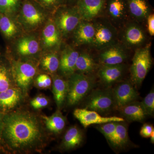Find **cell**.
<instances>
[{"label":"cell","instance_id":"1","mask_svg":"<svg viewBox=\"0 0 154 154\" xmlns=\"http://www.w3.org/2000/svg\"><path fill=\"white\" fill-rule=\"evenodd\" d=\"M46 130L42 118L35 113L16 110L4 116L0 143L5 153L41 152L48 140Z\"/></svg>","mask_w":154,"mask_h":154},{"label":"cell","instance_id":"2","mask_svg":"<svg viewBox=\"0 0 154 154\" xmlns=\"http://www.w3.org/2000/svg\"><path fill=\"white\" fill-rule=\"evenodd\" d=\"M67 81L68 90L65 103L69 107L78 105L94 89L95 85L93 77L75 72Z\"/></svg>","mask_w":154,"mask_h":154},{"label":"cell","instance_id":"3","mask_svg":"<svg viewBox=\"0 0 154 154\" xmlns=\"http://www.w3.org/2000/svg\"><path fill=\"white\" fill-rule=\"evenodd\" d=\"M19 22L28 31L36 30L45 22L46 10L34 0H25L19 9Z\"/></svg>","mask_w":154,"mask_h":154},{"label":"cell","instance_id":"4","mask_svg":"<svg viewBox=\"0 0 154 154\" xmlns=\"http://www.w3.org/2000/svg\"><path fill=\"white\" fill-rule=\"evenodd\" d=\"M10 63L15 85L26 96L37 73L36 65L28 60H14Z\"/></svg>","mask_w":154,"mask_h":154},{"label":"cell","instance_id":"5","mask_svg":"<svg viewBox=\"0 0 154 154\" xmlns=\"http://www.w3.org/2000/svg\"><path fill=\"white\" fill-rule=\"evenodd\" d=\"M85 99L84 108L100 114L110 113L115 109L112 88L93 89Z\"/></svg>","mask_w":154,"mask_h":154},{"label":"cell","instance_id":"6","mask_svg":"<svg viewBox=\"0 0 154 154\" xmlns=\"http://www.w3.org/2000/svg\"><path fill=\"white\" fill-rule=\"evenodd\" d=\"M152 63L149 48H143L136 51L130 68L131 80L136 88H138L142 84Z\"/></svg>","mask_w":154,"mask_h":154},{"label":"cell","instance_id":"7","mask_svg":"<svg viewBox=\"0 0 154 154\" xmlns=\"http://www.w3.org/2000/svg\"><path fill=\"white\" fill-rule=\"evenodd\" d=\"M82 20L76 6L62 5L56 10L53 21L61 35L66 36L74 31Z\"/></svg>","mask_w":154,"mask_h":154},{"label":"cell","instance_id":"8","mask_svg":"<svg viewBox=\"0 0 154 154\" xmlns=\"http://www.w3.org/2000/svg\"><path fill=\"white\" fill-rule=\"evenodd\" d=\"M112 90L115 109L118 110L139 98V94L131 81L119 82Z\"/></svg>","mask_w":154,"mask_h":154},{"label":"cell","instance_id":"9","mask_svg":"<svg viewBox=\"0 0 154 154\" xmlns=\"http://www.w3.org/2000/svg\"><path fill=\"white\" fill-rule=\"evenodd\" d=\"M94 25L95 33L92 44L94 47L102 49L113 45L116 37L115 28L106 22H99Z\"/></svg>","mask_w":154,"mask_h":154},{"label":"cell","instance_id":"10","mask_svg":"<svg viewBox=\"0 0 154 154\" xmlns=\"http://www.w3.org/2000/svg\"><path fill=\"white\" fill-rule=\"evenodd\" d=\"M73 115L85 128L92 125L103 124L111 122L125 121L122 117L116 116H103L96 111L85 108L75 109Z\"/></svg>","mask_w":154,"mask_h":154},{"label":"cell","instance_id":"11","mask_svg":"<svg viewBox=\"0 0 154 154\" xmlns=\"http://www.w3.org/2000/svg\"><path fill=\"white\" fill-rule=\"evenodd\" d=\"M25 95L17 87L0 93V112L6 114L16 110L24 101Z\"/></svg>","mask_w":154,"mask_h":154},{"label":"cell","instance_id":"12","mask_svg":"<svg viewBox=\"0 0 154 154\" xmlns=\"http://www.w3.org/2000/svg\"><path fill=\"white\" fill-rule=\"evenodd\" d=\"M122 63L113 65H102L98 72L99 79L105 88H111L115 83L120 82L125 72Z\"/></svg>","mask_w":154,"mask_h":154},{"label":"cell","instance_id":"13","mask_svg":"<svg viewBox=\"0 0 154 154\" xmlns=\"http://www.w3.org/2000/svg\"><path fill=\"white\" fill-rule=\"evenodd\" d=\"M105 0H79L76 6L82 20L91 21L104 8Z\"/></svg>","mask_w":154,"mask_h":154},{"label":"cell","instance_id":"14","mask_svg":"<svg viewBox=\"0 0 154 154\" xmlns=\"http://www.w3.org/2000/svg\"><path fill=\"white\" fill-rule=\"evenodd\" d=\"M61 34L53 20H49L45 25L41 36L42 47L47 50H52L59 46Z\"/></svg>","mask_w":154,"mask_h":154},{"label":"cell","instance_id":"15","mask_svg":"<svg viewBox=\"0 0 154 154\" xmlns=\"http://www.w3.org/2000/svg\"><path fill=\"white\" fill-rule=\"evenodd\" d=\"M122 118L129 122H142L148 116L141 102L135 101L127 104L118 110Z\"/></svg>","mask_w":154,"mask_h":154},{"label":"cell","instance_id":"16","mask_svg":"<svg viewBox=\"0 0 154 154\" xmlns=\"http://www.w3.org/2000/svg\"><path fill=\"white\" fill-rule=\"evenodd\" d=\"M79 54L72 48H66L60 57L58 70L64 76L69 77L75 72L76 63Z\"/></svg>","mask_w":154,"mask_h":154},{"label":"cell","instance_id":"17","mask_svg":"<svg viewBox=\"0 0 154 154\" xmlns=\"http://www.w3.org/2000/svg\"><path fill=\"white\" fill-rule=\"evenodd\" d=\"M104 7L110 19L116 22L125 20L128 13L127 0H105Z\"/></svg>","mask_w":154,"mask_h":154},{"label":"cell","instance_id":"18","mask_svg":"<svg viewBox=\"0 0 154 154\" xmlns=\"http://www.w3.org/2000/svg\"><path fill=\"white\" fill-rule=\"evenodd\" d=\"M125 122H116L115 134L110 144L115 151L124 150L131 143L128 136V126Z\"/></svg>","mask_w":154,"mask_h":154},{"label":"cell","instance_id":"19","mask_svg":"<svg viewBox=\"0 0 154 154\" xmlns=\"http://www.w3.org/2000/svg\"><path fill=\"white\" fill-rule=\"evenodd\" d=\"M84 139L82 131L77 126H72L69 128L64 135L61 148L65 151L76 149L82 145Z\"/></svg>","mask_w":154,"mask_h":154},{"label":"cell","instance_id":"20","mask_svg":"<svg viewBox=\"0 0 154 154\" xmlns=\"http://www.w3.org/2000/svg\"><path fill=\"white\" fill-rule=\"evenodd\" d=\"M126 58L127 54L124 50L113 45L105 48L99 56V60L102 65L120 64Z\"/></svg>","mask_w":154,"mask_h":154},{"label":"cell","instance_id":"21","mask_svg":"<svg viewBox=\"0 0 154 154\" xmlns=\"http://www.w3.org/2000/svg\"><path fill=\"white\" fill-rule=\"evenodd\" d=\"M82 22L79 24L74 32V39L78 45L92 44L95 35L94 25L88 21Z\"/></svg>","mask_w":154,"mask_h":154},{"label":"cell","instance_id":"22","mask_svg":"<svg viewBox=\"0 0 154 154\" xmlns=\"http://www.w3.org/2000/svg\"><path fill=\"white\" fill-rule=\"evenodd\" d=\"M41 118L46 129L54 134H60L65 127L66 119L60 110L50 116L42 115Z\"/></svg>","mask_w":154,"mask_h":154},{"label":"cell","instance_id":"23","mask_svg":"<svg viewBox=\"0 0 154 154\" xmlns=\"http://www.w3.org/2000/svg\"><path fill=\"white\" fill-rule=\"evenodd\" d=\"M39 49V42L33 36H24L20 38L17 42V51L21 56H33L38 53Z\"/></svg>","mask_w":154,"mask_h":154},{"label":"cell","instance_id":"24","mask_svg":"<svg viewBox=\"0 0 154 154\" xmlns=\"http://www.w3.org/2000/svg\"><path fill=\"white\" fill-rule=\"evenodd\" d=\"M67 90V81L57 75L54 76L52 93L58 110H60L65 103Z\"/></svg>","mask_w":154,"mask_h":154},{"label":"cell","instance_id":"25","mask_svg":"<svg viewBox=\"0 0 154 154\" xmlns=\"http://www.w3.org/2000/svg\"><path fill=\"white\" fill-rule=\"evenodd\" d=\"M125 43L128 47H137L145 41V36L143 30L135 24H131L126 27L123 36Z\"/></svg>","mask_w":154,"mask_h":154},{"label":"cell","instance_id":"26","mask_svg":"<svg viewBox=\"0 0 154 154\" xmlns=\"http://www.w3.org/2000/svg\"><path fill=\"white\" fill-rule=\"evenodd\" d=\"M14 87H17L12 75L11 63L5 57L0 55V93Z\"/></svg>","mask_w":154,"mask_h":154},{"label":"cell","instance_id":"27","mask_svg":"<svg viewBox=\"0 0 154 154\" xmlns=\"http://www.w3.org/2000/svg\"><path fill=\"white\" fill-rule=\"evenodd\" d=\"M128 13L139 20L147 18L150 7L147 0H127Z\"/></svg>","mask_w":154,"mask_h":154},{"label":"cell","instance_id":"28","mask_svg":"<svg viewBox=\"0 0 154 154\" xmlns=\"http://www.w3.org/2000/svg\"><path fill=\"white\" fill-rule=\"evenodd\" d=\"M0 32L7 39L16 37L19 30L13 17L0 13Z\"/></svg>","mask_w":154,"mask_h":154},{"label":"cell","instance_id":"29","mask_svg":"<svg viewBox=\"0 0 154 154\" xmlns=\"http://www.w3.org/2000/svg\"><path fill=\"white\" fill-rule=\"evenodd\" d=\"M96 68L94 59L87 53L79 54L76 63L75 71L84 74H91Z\"/></svg>","mask_w":154,"mask_h":154},{"label":"cell","instance_id":"30","mask_svg":"<svg viewBox=\"0 0 154 154\" xmlns=\"http://www.w3.org/2000/svg\"><path fill=\"white\" fill-rule=\"evenodd\" d=\"M60 58L57 54L51 52L45 54L42 57L40 61L41 68L50 73H55L58 70Z\"/></svg>","mask_w":154,"mask_h":154},{"label":"cell","instance_id":"31","mask_svg":"<svg viewBox=\"0 0 154 154\" xmlns=\"http://www.w3.org/2000/svg\"><path fill=\"white\" fill-rule=\"evenodd\" d=\"M21 0H0V13L13 17L19 11Z\"/></svg>","mask_w":154,"mask_h":154},{"label":"cell","instance_id":"32","mask_svg":"<svg viewBox=\"0 0 154 154\" xmlns=\"http://www.w3.org/2000/svg\"><path fill=\"white\" fill-rule=\"evenodd\" d=\"M116 122H111L103 124H99L96 127V129L102 134L110 144L115 134Z\"/></svg>","mask_w":154,"mask_h":154},{"label":"cell","instance_id":"33","mask_svg":"<svg viewBox=\"0 0 154 154\" xmlns=\"http://www.w3.org/2000/svg\"><path fill=\"white\" fill-rule=\"evenodd\" d=\"M141 103L148 116H152L154 113V88L147 95L142 101Z\"/></svg>","mask_w":154,"mask_h":154},{"label":"cell","instance_id":"34","mask_svg":"<svg viewBox=\"0 0 154 154\" xmlns=\"http://www.w3.org/2000/svg\"><path fill=\"white\" fill-rule=\"evenodd\" d=\"M46 11H54L63 5L65 0H34Z\"/></svg>","mask_w":154,"mask_h":154},{"label":"cell","instance_id":"35","mask_svg":"<svg viewBox=\"0 0 154 154\" xmlns=\"http://www.w3.org/2000/svg\"><path fill=\"white\" fill-rule=\"evenodd\" d=\"M49 102V100L45 96H38L32 99L30 104L33 109L38 110L47 107Z\"/></svg>","mask_w":154,"mask_h":154},{"label":"cell","instance_id":"36","mask_svg":"<svg viewBox=\"0 0 154 154\" xmlns=\"http://www.w3.org/2000/svg\"><path fill=\"white\" fill-rule=\"evenodd\" d=\"M52 82L51 78L46 74L39 75L36 79V86L40 89L49 88L52 85Z\"/></svg>","mask_w":154,"mask_h":154},{"label":"cell","instance_id":"37","mask_svg":"<svg viewBox=\"0 0 154 154\" xmlns=\"http://www.w3.org/2000/svg\"><path fill=\"white\" fill-rule=\"evenodd\" d=\"M154 131V128L152 125L150 123H145L141 128L140 134L142 137L147 138L150 137Z\"/></svg>","mask_w":154,"mask_h":154},{"label":"cell","instance_id":"38","mask_svg":"<svg viewBox=\"0 0 154 154\" xmlns=\"http://www.w3.org/2000/svg\"><path fill=\"white\" fill-rule=\"evenodd\" d=\"M148 30L150 35L152 36L154 35V15L151 14L147 17Z\"/></svg>","mask_w":154,"mask_h":154},{"label":"cell","instance_id":"39","mask_svg":"<svg viewBox=\"0 0 154 154\" xmlns=\"http://www.w3.org/2000/svg\"><path fill=\"white\" fill-rule=\"evenodd\" d=\"M4 113L0 112V136H1V134L2 131L3 127V119H4Z\"/></svg>","mask_w":154,"mask_h":154},{"label":"cell","instance_id":"40","mask_svg":"<svg viewBox=\"0 0 154 154\" xmlns=\"http://www.w3.org/2000/svg\"><path fill=\"white\" fill-rule=\"evenodd\" d=\"M150 141L152 143L154 144V131L152 133L150 137Z\"/></svg>","mask_w":154,"mask_h":154},{"label":"cell","instance_id":"41","mask_svg":"<svg viewBox=\"0 0 154 154\" xmlns=\"http://www.w3.org/2000/svg\"><path fill=\"white\" fill-rule=\"evenodd\" d=\"M67 2H69V3H73L75 2H77L79 0H65Z\"/></svg>","mask_w":154,"mask_h":154},{"label":"cell","instance_id":"42","mask_svg":"<svg viewBox=\"0 0 154 154\" xmlns=\"http://www.w3.org/2000/svg\"><path fill=\"white\" fill-rule=\"evenodd\" d=\"M2 153H5V152L4 149L3 148L2 146V145L0 143V154Z\"/></svg>","mask_w":154,"mask_h":154}]
</instances>
